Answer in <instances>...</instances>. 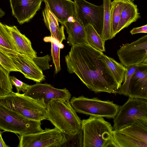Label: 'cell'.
Listing matches in <instances>:
<instances>
[{
  "label": "cell",
  "mask_w": 147,
  "mask_h": 147,
  "mask_svg": "<svg viewBox=\"0 0 147 147\" xmlns=\"http://www.w3.org/2000/svg\"><path fill=\"white\" fill-rule=\"evenodd\" d=\"M103 54L86 43L72 46L65 57L67 70L96 93L115 94L120 86L105 62Z\"/></svg>",
  "instance_id": "6da1fadb"
},
{
  "label": "cell",
  "mask_w": 147,
  "mask_h": 147,
  "mask_svg": "<svg viewBox=\"0 0 147 147\" xmlns=\"http://www.w3.org/2000/svg\"><path fill=\"white\" fill-rule=\"evenodd\" d=\"M71 106L70 100L53 99L47 105V119L67 135L81 130L82 120Z\"/></svg>",
  "instance_id": "7a4b0ae2"
},
{
  "label": "cell",
  "mask_w": 147,
  "mask_h": 147,
  "mask_svg": "<svg viewBox=\"0 0 147 147\" xmlns=\"http://www.w3.org/2000/svg\"><path fill=\"white\" fill-rule=\"evenodd\" d=\"M0 103L30 119L40 121L47 119V105L43 99H34L12 91L0 96Z\"/></svg>",
  "instance_id": "3957f363"
},
{
  "label": "cell",
  "mask_w": 147,
  "mask_h": 147,
  "mask_svg": "<svg viewBox=\"0 0 147 147\" xmlns=\"http://www.w3.org/2000/svg\"><path fill=\"white\" fill-rule=\"evenodd\" d=\"M83 147H107L111 140L113 127L103 117L90 116L82 120Z\"/></svg>",
  "instance_id": "277c9868"
},
{
  "label": "cell",
  "mask_w": 147,
  "mask_h": 147,
  "mask_svg": "<svg viewBox=\"0 0 147 147\" xmlns=\"http://www.w3.org/2000/svg\"><path fill=\"white\" fill-rule=\"evenodd\" d=\"M70 102L76 112L108 119L114 118L119 107L113 101L102 100L97 97L88 98L83 96H73Z\"/></svg>",
  "instance_id": "5b68a950"
},
{
  "label": "cell",
  "mask_w": 147,
  "mask_h": 147,
  "mask_svg": "<svg viewBox=\"0 0 147 147\" xmlns=\"http://www.w3.org/2000/svg\"><path fill=\"white\" fill-rule=\"evenodd\" d=\"M41 121L30 119L0 103V129L19 135L35 134L43 130Z\"/></svg>",
  "instance_id": "8992f818"
},
{
  "label": "cell",
  "mask_w": 147,
  "mask_h": 147,
  "mask_svg": "<svg viewBox=\"0 0 147 147\" xmlns=\"http://www.w3.org/2000/svg\"><path fill=\"white\" fill-rule=\"evenodd\" d=\"M140 118L147 119V100L129 97L113 118V130H120Z\"/></svg>",
  "instance_id": "52a82bcc"
},
{
  "label": "cell",
  "mask_w": 147,
  "mask_h": 147,
  "mask_svg": "<svg viewBox=\"0 0 147 147\" xmlns=\"http://www.w3.org/2000/svg\"><path fill=\"white\" fill-rule=\"evenodd\" d=\"M18 136V147H61L67 141L65 135L55 127Z\"/></svg>",
  "instance_id": "ba28073f"
},
{
  "label": "cell",
  "mask_w": 147,
  "mask_h": 147,
  "mask_svg": "<svg viewBox=\"0 0 147 147\" xmlns=\"http://www.w3.org/2000/svg\"><path fill=\"white\" fill-rule=\"evenodd\" d=\"M117 53L121 63L127 68L147 63V35L130 43L123 44Z\"/></svg>",
  "instance_id": "9c48e42d"
},
{
  "label": "cell",
  "mask_w": 147,
  "mask_h": 147,
  "mask_svg": "<svg viewBox=\"0 0 147 147\" xmlns=\"http://www.w3.org/2000/svg\"><path fill=\"white\" fill-rule=\"evenodd\" d=\"M77 16L85 27L89 24L92 26L101 36L104 16L103 4L97 5L86 0H74Z\"/></svg>",
  "instance_id": "30bf717a"
},
{
  "label": "cell",
  "mask_w": 147,
  "mask_h": 147,
  "mask_svg": "<svg viewBox=\"0 0 147 147\" xmlns=\"http://www.w3.org/2000/svg\"><path fill=\"white\" fill-rule=\"evenodd\" d=\"M24 94L34 99H43L47 105L53 99H60L70 100L71 95L66 88L59 89L55 88L50 84L36 82L30 85L28 90Z\"/></svg>",
  "instance_id": "8fae6325"
},
{
  "label": "cell",
  "mask_w": 147,
  "mask_h": 147,
  "mask_svg": "<svg viewBox=\"0 0 147 147\" xmlns=\"http://www.w3.org/2000/svg\"><path fill=\"white\" fill-rule=\"evenodd\" d=\"M7 54L20 72L25 78L38 83L45 80L42 70L34 62L32 57L20 54Z\"/></svg>",
  "instance_id": "7c38bea8"
},
{
  "label": "cell",
  "mask_w": 147,
  "mask_h": 147,
  "mask_svg": "<svg viewBox=\"0 0 147 147\" xmlns=\"http://www.w3.org/2000/svg\"><path fill=\"white\" fill-rule=\"evenodd\" d=\"M12 15L20 24L29 21L40 8L43 0H9Z\"/></svg>",
  "instance_id": "4fadbf2b"
},
{
  "label": "cell",
  "mask_w": 147,
  "mask_h": 147,
  "mask_svg": "<svg viewBox=\"0 0 147 147\" xmlns=\"http://www.w3.org/2000/svg\"><path fill=\"white\" fill-rule=\"evenodd\" d=\"M147 63L137 65L130 81L128 89L129 98L147 100Z\"/></svg>",
  "instance_id": "5bb4252c"
},
{
  "label": "cell",
  "mask_w": 147,
  "mask_h": 147,
  "mask_svg": "<svg viewBox=\"0 0 147 147\" xmlns=\"http://www.w3.org/2000/svg\"><path fill=\"white\" fill-rule=\"evenodd\" d=\"M43 1L62 25L76 14V4L71 0H43Z\"/></svg>",
  "instance_id": "9a60e30c"
},
{
  "label": "cell",
  "mask_w": 147,
  "mask_h": 147,
  "mask_svg": "<svg viewBox=\"0 0 147 147\" xmlns=\"http://www.w3.org/2000/svg\"><path fill=\"white\" fill-rule=\"evenodd\" d=\"M68 34L67 43L72 46L78 44L87 43L85 27L76 15L63 24Z\"/></svg>",
  "instance_id": "2e32d148"
},
{
  "label": "cell",
  "mask_w": 147,
  "mask_h": 147,
  "mask_svg": "<svg viewBox=\"0 0 147 147\" xmlns=\"http://www.w3.org/2000/svg\"><path fill=\"white\" fill-rule=\"evenodd\" d=\"M6 25L17 52L18 54L36 57V53L32 48L29 39L22 34L16 26Z\"/></svg>",
  "instance_id": "e0dca14e"
},
{
  "label": "cell",
  "mask_w": 147,
  "mask_h": 147,
  "mask_svg": "<svg viewBox=\"0 0 147 147\" xmlns=\"http://www.w3.org/2000/svg\"><path fill=\"white\" fill-rule=\"evenodd\" d=\"M42 14L45 24L51 32V36L61 44L62 41L66 39L64 31V25L59 26L57 19L46 5L42 10Z\"/></svg>",
  "instance_id": "ac0fdd59"
},
{
  "label": "cell",
  "mask_w": 147,
  "mask_h": 147,
  "mask_svg": "<svg viewBox=\"0 0 147 147\" xmlns=\"http://www.w3.org/2000/svg\"><path fill=\"white\" fill-rule=\"evenodd\" d=\"M141 18L137 5L134 2L125 0L117 27V34Z\"/></svg>",
  "instance_id": "d6986e66"
},
{
  "label": "cell",
  "mask_w": 147,
  "mask_h": 147,
  "mask_svg": "<svg viewBox=\"0 0 147 147\" xmlns=\"http://www.w3.org/2000/svg\"><path fill=\"white\" fill-rule=\"evenodd\" d=\"M147 147V143L119 130H113L112 138L107 147Z\"/></svg>",
  "instance_id": "ffe728a7"
},
{
  "label": "cell",
  "mask_w": 147,
  "mask_h": 147,
  "mask_svg": "<svg viewBox=\"0 0 147 147\" xmlns=\"http://www.w3.org/2000/svg\"><path fill=\"white\" fill-rule=\"evenodd\" d=\"M119 130L147 143V119H136L130 125Z\"/></svg>",
  "instance_id": "44dd1931"
},
{
  "label": "cell",
  "mask_w": 147,
  "mask_h": 147,
  "mask_svg": "<svg viewBox=\"0 0 147 147\" xmlns=\"http://www.w3.org/2000/svg\"><path fill=\"white\" fill-rule=\"evenodd\" d=\"M102 57L114 78L120 87L124 80L128 68L104 54Z\"/></svg>",
  "instance_id": "7402d4cb"
},
{
  "label": "cell",
  "mask_w": 147,
  "mask_h": 147,
  "mask_svg": "<svg viewBox=\"0 0 147 147\" xmlns=\"http://www.w3.org/2000/svg\"><path fill=\"white\" fill-rule=\"evenodd\" d=\"M111 0H103L104 16L103 28L101 36L102 40L105 42L112 39V36L110 12Z\"/></svg>",
  "instance_id": "603a6c76"
},
{
  "label": "cell",
  "mask_w": 147,
  "mask_h": 147,
  "mask_svg": "<svg viewBox=\"0 0 147 147\" xmlns=\"http://www.w3.org/2000/svg\"><path fill=\"white\" fill-rule=\"evenodd\" d=\"M87 44L95 49L102 52H105V42L92 25L88 24L85 27Z\"/></svg>",
  "instance_id": "cb8c5ba5"
},
{
  "label": "cell",
  "mask_w": 147,
  "mask_h": 147,
  "mask_svg": "<svg viewBox=\"0 0 147 147\" xmlns=\"http://www.w3.org/2000/svg\"><path fill=\"white\" fill-rule=\"evenodd\" d=\"M125 0H113L111 2L110 12L112 36L117 34V30Z\"/></svg>",
  "instance_id": "d4e9b609"
},
{
  "label": "cell",
  "mask_w": 147,
  "mask_h": 147,
  "mask_svg": "<svg viewBox=\"0 0 147 147\" xmlns=\"http://www.w3.org/2000/svg\"><path fill=\"white\" fill-rule=\"evenodd\" d=\"M0 46L9 51L10 54H18L12 41L6 25L0 22Z\"/></svg>",
  "instance_id": "484cf974"
},
{
  "label": "cell",
  "mask_w": 147,
  "mask_h": 147,
  "mask_svg": "<svg viewBox=\"0 0 147 147\" xmlns=\"http://www.w3.org/2000/svg\"><path fill=\"white\" fill-rule=\"evenodd\" d=\"M45 42H50L51 43V56L55 67V73L57 74L61 70L60 62L59 46L61 44H60L57 40L51 36L47 37L44 38Z\"/></svg>",
  "instance_id": "4316f807"
},
{
  "label": "cell",
  "mask_w": 147,
  "mask_h": 147,
  "mask_svg": "<svg viewBox=\"0 0 147 147\" xmlns=\"http://www.w3.org/2000/svg\"><path fill=\"white\" fill-rule=\"evenodd\" d=\"M9 73L0 64V96L5 95L12 91Z\"/></svg>",
  "instance_id": "83f0119b"
},
{
  "label": "cell",
  "mask_w": 147,
  "mask_h": 147,
  "mask_svg": "<svg viewBox=\"0 0 147 147\" xmlns=\"http://www.w3.org/2000/svg\"><path fill=\"white\" fill-rule=\"evenodd\" d=\"M67 141L62 146L83 147V136L82 129L76 134L72 135H65Z\"/></svg>",
  "instance_id": "f1b7e54d"
},
{
  "label": "cell",
  "mask_w": 147,
  "mask_h": 147,
  "mask_svg": "<svg viewBox=\"0 0 147 147\" xmlns=\"http://www.w3.org/2000/svg\"><path fill=\"white\" fill-rule=\"evenodd\" d=\"M0 64L9 73L11 71H19V70L7 54L0 50Z\"/></svg>",
  "instance_id": "f546056e"
},
{
  "label": "cell",
  "mask_w": 147,
  "mask_h": 147,
  "mask_svg": "<svg viewBox=\"0 0 147 147\" xmlns=\"http://www.w3.org/2000/svg\"><path fill=\"white\" fill-rule=\"evenodd\" d=\"M138 65L128 68L125 75L124 82L119 89L117 93L120 95L128 96V86L131 78L136 68Z\"/></svg>",
  "instance_id": "4dcf8cb0"
},
{
  "label": "cell",
  "mask_w": 147,
  "mask_h": 147,
  "mask_svg": "<svg viewBox=\"0 0 147 147\" xmlns=\"http://www.w3.org/2000/svg\"><path fill=\"white\" fill-rule=\"evenodd\" d=\"M10 79L12 85L16 88L17 93H19L21 91L25 93L30 86L17 79L14 76H10Z\"/></svg>",
  "instance_id": "1f68e13d"
},
{
  "label": "cell",
  "mask_w": 147,
  "mask_h": 147,
  "mask_svg": "<svg viewBox=\"0 0 147 147\" xmlns=\"http://www.w3.org/2000/svg\"><path fill=\"white\" fill-rule=\"evenodd\" d=\"M130 33L132 35L139 33H147V25L138 27L134 28L130 31Z\"/></svg>",
  "instance_id": "d6a6232c"
},
{
  "label": "cell",
  "mask_w": 147,
  "mask_h": 147,
  "mask_svg": "<svg viewBox=\"0 0 147 147\" xmlns=\"http://www.w3.org/2000/svg\"><path fill=\"white\" fill-rule=\"evenodd\" d=\"M9 146L7 145L4 141L0 131V147H8Z\"/></svg>",
  "instance_id": "836d02e7"
},
{
  "label": "cell",
  "mask_w": 147,
  "mask_h": 147,
  "mask_svg": "<svg viewBox=\"0 0 147 147\" xmlns=\"http://www.w3.org/2000/svg\"><path fill=\"white\" fill-rule=\"evenodd\" d=\"M5 14V12L1 8H0V18H2Z\"/></svg>",
  "instance_id": "e575fe53"
},
{
  "label": "cell",
  "mask_w": 147,
  "mask_h": 147,
  "mask_svg": "<svg viewBox=\"0 0 147 147\" xmlns=\"http://www.w3.org/2000/svg\"><path fill=\"white\" fill-rule=\"evenodd\" d=\"M0 50L4 52H6L7 53L10 54V53L9 52V51H8L6 49H5L4 48L1 47L0 46Z\"/></svg>",
  "instance_id": "d590c367"
},
{
  "label": "cell",
  "mask_w": 147,
  "mask_h": 147,
  "mask_svg": "<svg viewBox=\"0 0 147 147\" xmlns=\"http://www.w3.org/2000/svg\"><path fill=\"white\" fill-rule=\"evenodd\" d=\"M129 1H133V2H134V1L135 0H128Z\"/></svg>",
  "instance_id": "8d00e7d4"
}]
</instances>
